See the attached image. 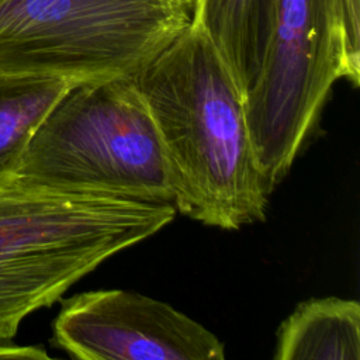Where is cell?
<instances>
[{"instance_id": "9c48e42d", "label": "cell", "mask_w": 360, "mask_h": 360, "mask_svg": "<svg viewBox=\"0 0 360 360\" xmlns=\"http://www.w3.org/2000/svg\"><path fill=\"white\" fill-rule=\"evenodd\" d=\"M72 84L58 76L0 72V188L10 184L34 132Z\"/></svg>"}, {"instance_id": "8992f818", "label": "cell", "mask_w": 360, "mask_h": 360, "mask_svg": "<svg viewBox=\"0 0 360 360\" xmlns=\"http://www.w3.org/2000/svg\"><path fill=\"white\" fill-rule=\"evenodd\" d=\"M55 346L79 360H222V342L201 323L155 298L96 290L63 301Z\"/></svg>"}, {"instance_id": "5b68a950", "label": "cell", "mask_w": 360, "mask_h": 360, "mask_svg": "<svg viewBox=\"0 0 360 360\" xmlns=\"http://www.w3.org/2000/svg\"><path fill=\"white\" fill-rule=\"evenodd\" d=\"M338 79H347V65L336 0H278L262 69L243 97L255 159L271 191Z\"/></svg>"}, {"instance_id": "277c9868", "label": "cell", "mask_w": 360, "mask_h": 360, "mask_svg": "<svg viewBox=\"0 0 360 360\" xmlns=\"http://www.w3.org/2000/svg\"><path fill=\"white\" fill-rule=\"evenodd\" d=\"M194 0H0V72L134 76L184 32Z\"/></svg>"}, {"instance_id": "3957f363", "label": "cell", "mask_w": 360, "mask_h": 360, "mask_svg": "<svg viewBox=\"0 0 360 360\" xmlns=\"http://www.w3.org/2000/svg\"><path fill=\"white\" fill-rule=\"evenodd\" d=\"M10 184L174 205L162 142L134 76L73 83L34 132Z\"/></svg>"}, {"instance_id": "30bf717a", "label": "cell", "mask_w": 360, "mask_h": 360, "mask_svg": "<svg viewBox=\"0 0 360 360\" xmlns=\"http://www.w3.org/2000/svg\"><path fill=\"white\" fill-rule=\"evenodd\" d=\"M342 24L347 80L354 86L360 83V0H336Z\"/></svg>"}, {"instance_id": "52a82bcc", "label": "cell", "mask_w": 360, "mask_h": 360, "mask_svg": "<svg viewBox=\"0 0 360 360\" xmlns=\"http://www.w3.org/2000/svg\"><path fill=\"white\" fill-rule=\"evenodd\" d=\"M277 7L278 0H194L191 25L214 45L242 98L262 69Z\"/></svg>"}, {"instance_id": "7a4b0ae2", "label": "cell", "mask_w": 360, "mask_h": 360, "mask_svg": "<svg viewBox=\"0 0 360 360\" xmlns=\"http://www.w3.org/2000/svg\"><path fill=\"white\" fill-rule=\"evenodd\" d=\"M174 215L172 204L0 188V342H11L28 315Z\"/></svg>"}, {"instance_id": "ba28073f", "label": "cell", "mask_w": 360, "mask_h": 360, "mask_svg": "<svg viewBox=\"0 0 360 360\" xmlns=\"http://www.w3.org/2000/svg\"><path fill=\"white\" fill-rule=\"evenodd\" d=\"M274 359L359 360V302L338 297L301 302L278 329Z\"/></svg>"}, {"instance_id": "8fae6325", "label": "cell", "mask_w": 360, "mask_h": 360, "mask_svg": "<svg viewBox=\"0 0 360 360\" xmlns=\"http://www.w3.org/2000/svg\"><path fill=\"white\" fill-rule=\"evenodd\" d=\"M0 359H49L48 353L38 346H18L11 342H0Z\"/></svg>"}, {"instance_id": "6da1fadb", "label": "cell", "mask_w": 360, "mask_h": 360, "mask_svg": "<svg viewBox=\"0 0 360 360\" xmlns=\"http://www.w3.org/2000/svg\"><path fill=\"white\" fill-rule=\"evenodd\" d=\"M134 80L162 142L176 211L221 229L263 221L271 190L240 90L210 39L190 25Z\"/></svg>"}]
</instances>
